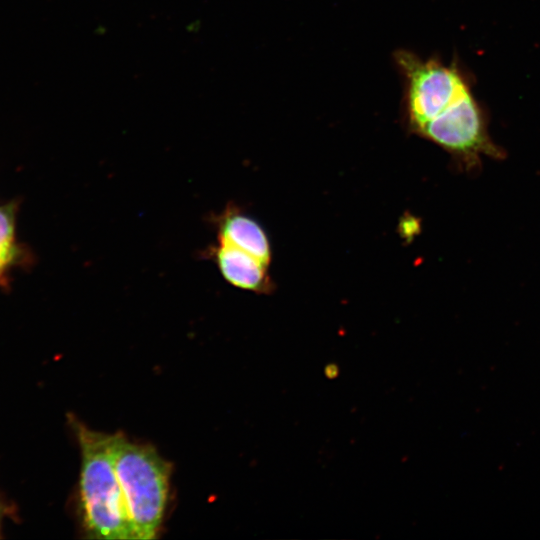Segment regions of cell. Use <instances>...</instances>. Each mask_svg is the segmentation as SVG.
I'll return each instance as SVG.
<instances>
[{
    "label": "cell",
    "instance_id": "obj_1",
    "mask_svg": "<svg viewBox=\"0 0 540 540\" xmlns=\"http://www.w3.org/2000/svg\"><path fill=\"white\" fill-rule=\"evenodd\" d=\"M405 81L408 126L420 136L456 153L491 149L480 107L468 76L456 64L397 51Z\"/></svg>",
    "mask_w": 540,
    "mask_h": 540
},
{
    "label": "cell",
    "instance_id": "obj_2",
    "mask_svg": "<svg viewBox=\"0 0 540 540\" xmlns=\"http://www.w3.org/2000/svg\"><path fill=\"white\" fill-rule=\"evenodd\" d=\"M71 422L81 451L79 496L87 537L134 540L113 462V434L91 430L76 419Z\"/></svg>",
    "mask_w": 540,
    "mask_h": 540
},
{
    "label": "cell",
    "instance_id": "obj_3",
    "mask_svg": "<svg viewBox=\"0 0 540 540\" xmlns=\"http://www.w3.org/2000/svg\"><path fill=\"white\" fill-rule=\"evenodd\" d=\"M112 454L134 540L157 536L162 524L171 474V465L149 445L113 434Z\"/></svg>",
    "mask_w": 540,
    "mask_h": 540
},
{
    "label": "cell",
    "instance_id": "obj_4",
    "mask_svg": "<svg viewBox=\"0 0 540 540\" xmlns=\"http://www.w3.org/2000/svg\"><path fill=\"white\" fill-rule=\"evenodd\" d=\"M205 255L215 264L228 284L255 293H268L272 290L270 264L254 255L221 242L210 245Z\"/></svg>",
    "mask_w": 540,
    "mask_h": 540
},
{
    "label": "cell",
    "instance_id": "obj_5",
    "mask_svg": "<svg viewBox=\"0 0 540 540\" xmlns=\"http://www.w3.org/2000/svg\"><path fill=\"white\" fill-rule=\"evenodd\" d=\"M211 222L217 242L248 252L270 264L272 250L267 233L260 223L235 204H228Z\"/></svg>",
    "mask_w": 540,
    "mask_h": 540
},
{
    "label": "cell",
    "instance_id": "obj_6",
    "mask_svg": "<svg viewBox=\"0 0 540 540\" xmlns=\"http://www.w3.org/2000/svg\"><path fill=\"white\" fill-rule=\"evenodd\" d=\"M19 249L15 239V209L12 204L0 206V282L17 260Z\"/></svg>",
    "mask_w": 540,
    "mask_h": 540
},
{
    "label": "cell",
    "instance_id": "obj_7",
    "mask_svg": "<svg viewBox=\"0 0 540 540\" xmlns=\"http://www.w3.org/2000/svg\"><path fill=\"white\" fill-rule=\"evenodd\" d=\"M338 367L337 365L335 364H330L328 366H326L325 368V375L328 377V378H335L337 375H338Z\"/></svg>",
    "mask_w": 540,
    "mask_h": 540
},
{
    "label": "cell",
    "instance_id": "obj_8",
    "mask_svg": "<svg viewBox=\"0 0 540 540\" xmlns=\"http://www.w3.org/2000/svg\"><path fill=\"white\" fill-rule=\"evenodd\" d=\"M8 508H6L3 500L0 499V532H1V525H2V521H3V518L6 514V511H7Z\"/></svg>",
    "mask_w": 540,
    "mask_h": 540
}]
</instances>
